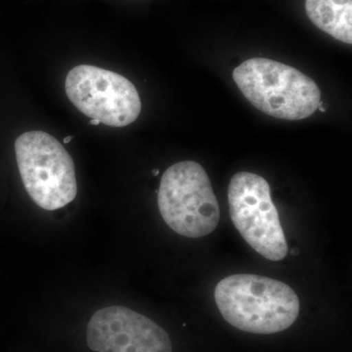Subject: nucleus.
<instances>
[{
  "label": "nucleus",
  "instance_id": "nucleus-11",
  "mask_svg": "<svg viewBox=\"0 0 352 352\" xmlns=\"http://www.w3.org/2000/svg\"><path fill=\"white\" fill-rule=\"evenodd\" d=\"M159 173H160V170H157V168H155V170H153V171H152V175L154 176L159 175Z\"/></svg>",
  "mask_w": 352,
  "mask_h": 352
},
{
  "label": "nucleus",
  "instance_id": "nucleus-4",
  "mask_svg": "<svg viewBox=\"0 0 352 352\" xmlns=\"http://www.w3.org/2000/svg\"><path fill=\"white\" fill-rule=\"evenodd\" d=\"M15 152L25 191L38 207L55 210L75 200V164L56 138L44 131L25 132L16 140Z\"/></svg>",
  "mask_w": 352,
  "mask_h": 352
},
{
  "label": "nucleus",
  "instance_id": "nucleus-2",
  "mask_svg": "<svg viewBox=\"0 0 352 352\" xmlns=\"http://www.w3.org/2000/svg\"><path fill=\"white\" fill-rule=\"evenodd\" d=\"M233 80L259 111L277 119H307L321 101L318 85L293 67L265 58H252L237 67Z\"/></svg>",
  "mask_w": 352,
  "mask_h": 352
},
{
  "label": "nucleus",
  "instance_id": "nucleus-3",
  "mask_svg": "<svg viewBox=\"0 0 352 352\" xmlns=\"http://www.w3.org/2000/svg\"><path fill=\"white\" fill-rule=\"evenodd\" d=\"M157 205L164 222L184 237H204L219 223V201L207 173L196 162H180L166 170Z\"/></svg>",
  "mask_w": 352,
  "mask_h": 352
},
{
  "label": "nucleus",
  "instance_id": "nucleus-12",
  "mask_svg": "<svg viewBox=\"0 0 352 352\" xmlns=\"http://www.w3.org/2000/svg\"><path fill=\"white\" fill-rule=\"evenodd\" d=\"M291 254H293V256H298V249H294L293 251L291 252Z\"/></svg>",
  "mask_w": 352,
  "mask_h": 352
},
{
  "label": "nucleus",
  "instance_id": "nucleus-9",
  "mask_svg": "<svg viewBox=\"0 0 352 352\" xmlns=\"http://www.w3.org/2000/svg\"><path fill=\"white\" fill-rule=\"evenodd\" d=\"M101 122H99V120H90V124H92V126H98V124H100Z\"/></svg>",
  "mask_w": 352,
  "mask_h": 352
},
{
  "label": "nucleus",
  "instance_id": "nucleus-7",
  "mask_svg": "<svg viewBox=\"0 0 352 352\" xmlns=\"http://www.w3.org/2000/svg\"><path fill=\"white\" fill-rule=\"evenodd\" d=\"M87 344L96 352H173L168 333L144 315L113 305L95 312Z\"/></svg>",
  "mask_w": 352,
  "mask_h": 352
},
{
  "label": "nucleus",
  "instance_id": "nucleus-8",
  "mask_svg": "<svg viewBox=\"0 0 352 352\" xmlns=\"http://www.w3.org/2000/svg\"><path fill=\"white\" fill-rule=\"evenodd\" d=\"M308 18L333 38L352 43V0H305Z\"/></svg>",
  "mask_w": 352,
  "mask_h": 352
},
{
  "label": "nucleus",
  "instance_id": "nucleus-6",
  "mask_svg": "<svg viewBox=\"0 0 352 352\" xmlns=\"http://www.w3.org/2000/svg\"><path fill=\"white\" fill-rule=\"evenodd\" d=\"M65 90L83 115L108 126H129L138 119L142 108L133 83L115 72L89 65L69 72Z\"/></svg>",
  "mask_w": 352,
  "mask_h": 352
},
{
  "label": "nucleus",
  "instance_id": "nucleus-1",
  "mask_svg": "<svg viewBox=\"0 0 352 352\" xmlns=\"http://www.w3.org/2000/svg\"><path fill=\"white\" fill-rule=\"evenodd\" d=\"M220 314L244 332L270 335L291 327L300 314L298 296L288 285L254 274L222 279L214 289Z\"/></svg>",
  "mask_w": 352,
  "mask_h": 352
},
{
  "label": "nucleus",
  "instance_id": "nucleus-10",
  "mask_svg": "<svg viewBox=\"0 0 352 352\" xmlns=\"http://www.w3.org/2000/svg\"><path fill=\"white\" fill-rule=\"evenodd\" d=\"M74 138V136H68V138H66L64 139L65 144H68V143L71 142L72 139Z\"/></svg>",
  "mask_w": 352,
  "mask_h": 352
},
{
  "label": "nucleus",
  "instance_id": "nucleus-5",
  "mask_svg": "<svg viewBox=\"0 0 352 352\" xmlns=\"http://www.w3.org/2000/svg\"><path fill=\"white\" fill-rule=\"evenodd\" d=\"M228 203L234 226L254 251L272 261L286 258V237L263 177L247 171L236 173L229 184Z\"/></svg>",
  "mask_w": 352,
  "mask_h": 352
}]
</instances>
